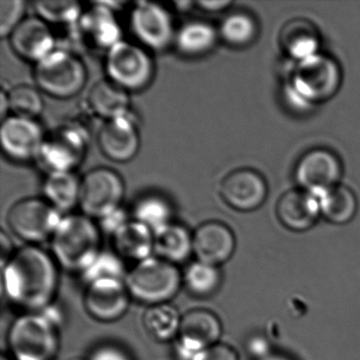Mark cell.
Listing matches in <instances>:
<instances>
[{"label": "cell", "instance_id": "7", "mask_svg": "<svg viewBox=\"0 0 360 360\" xmlns=\"http://www.w3.org/2000/svg\"><path fill=\"white\" fill-rule=\"evenodd\" d=\"M106 56L109 81L126 91H140L153 81L155 65L142 46L121 41Z\"/></svg>", "mask_w": 360, "mask_h": 360}, {"label": "cell", "instance_id": "3", "mask_svg": "<svg viewBox=\"0 0 360 360\" xmlns=\"http://www.w3.org/2000/svg\"><path fill=\"white\" fill-rule=\"evenodd\" d=\"M342 77L339 63L320 52L297 65L288 88L290 101L301 108L328 102L338 94Z\"/></svg>", "mask_w": 360, "mask_h": 360}, {"label": "cell", "instance_id": "11", "mask_svg": "<svg viewBox=\"0 0 360 360\" xmlns=\"http://www.w3.org/2000/svg\"><path fill=\"white\" fill-rule=\"evenodd\" d=\"M72 32L77 45L94 53L107 54L122 41L121 27L113 10L105 3H96L83 12Z\"/></svg>", "mask_w": 360, "mask_h": 360}, {"label": "cell", "instance_id": "16", "mask_svg": "<svg viewBox=\"0 0 360 360\" xmlns=\"http://www.w3.org/2000/svg\"><path fill=\"white\" fill-rule=\"evenodd\" d=\"M45 136L41 125L35 120L13 115L1 121V148L4 153L13 161L37 160Z\"/></svg>", "mask_w": 360, "mask_h": 360}, {"label": "cell", "instance_id": "10", "mask_svg": "<svg viewBox=\"0 0 360 360\" xmlns=\"http://www.w3.org/2000/svg\"><path fill=\"white\" fill-rule=\"evenodd\" d=\"M125 193L123 179L115 170L96 168L82 179L79 206L91 219L105 218L119 210Z\"/></svg>", "mask_w": 360, "mask_h": 360}, {"label": "cell", "instance_id": "15", "mask_svg": "<svg viewBox=\"0 0 360 360\" xmlns=\"http://www.w3.org/2000/svg\"><path fill=\"white\" fill-rule=\"evenodd\" d=\"M223 201L238 212H250L263 205L269 185L264 176L252 168H239L227 174L220 185Z\"/></svg>", "mask_w": 360, "mask_h": 360}, {"label": "cell", "instance_id": "18", "mask_svg": "<svg viewBox=\"0 0 360 360\" xmlns=\"http://www.w3.org/2000/svg\"><path fill=\"white\" fill-rule=\"evenodd\" d=\"M98 144L103 155L112 162L127 163L140 150L138 126L131 115L106 121L98 134Z\"/></svg>", "mask_w": 360, "mask_h": 360}, {"label": "cell", "instance_id": "42", "mask_svg": "<svg viewBox=\"0 0 360 360\" xmlns=\"http://www.w3.org/2000/svg\"><path fill=\"white\" fill-rule=\"evenodd\" d=\"M233 1L229 0H220V1H199L197 3L198 7L203 11L210 12V13H217V12L223 11L226 8L231 7Z\"/></svg>", "mask_w": 360, "mask_h": 360}, {"label": "cell", "instance_id": "36", "mask_svg": "<svg viewBox=\"0 0 360 360\" xmlns=\"http://www.w3.org/2000/svg\"><path fill=\"white\" fill-rule=\"evenodd\" d=\"M26 3L22 0L0 1V37H10L13 31L24 22Z\"/></svg>", "mask_w": 360, "mask_h": 360}, {"label": "cell", "instance_id": "43", "mask_svg": "<svg viewBox=\"0 0 360 360\" xmlns=\"http://www.w3.org/2000/svg\"><path fill=\"white\" fill-rule=\"evenodd\" d=\"M10 106H9V98H8V92H6L5 90L1 91V94H0V117H1V121L7 119L8 112H9Z\"/></svg>", "mask_w": 360, "mask_h": 360}, {"label": "cell", "instance_id": "40", "mask_svg": "<svg viewBox=\"0 0 360 360\" xmlns=\"http://www.w3.org/2000/svg\"><path fill=\"white\" fill-rule=\"evenodd\" d=\"M89 360H131L129 356L120 349V347H113V345H104L98 347L92 354Z\"/></svg>", "mask_w": 360, "mask_h": 360}, {"label": "cell", "instance_id": "12", "mask_svg": "<svg viewBox=\"0 0 360 360\" xmlns=\"http://www.w3.org/2000/svg\"><path fill=\"white\" fill-rule=\"evenodd\" d=\"M343 174L340 158L328 148L307 151L297 162L295 181L299 188L314 195L337 186Z\"/></svg>", "mask_w": 360, "mask_h": 360}, {"label": "cell", "instance_id": "17", "mask_svg": "<svg viewBox=\"0 0 360 360\" xmlns=\"http://www.w3.org/2000/svg\"><path fill=\"white\" fill-rule=\"evenodd\" d=\"M130 298L125 280H96L88 284L85 307L88 314L98 321H117L127 311Z\"/></svg>", "mask_w": 360, "mask_h": 360}, {"label": "cell", "instance_id": "1", "mask_svg": "<svg viewBox=\"0 0 360 360\" xmlns=\"http://www.w3.org/2000/svg\"><path fill=\"white\" fill-rule=\"evenodd\" d=\"M58 265L39 246H25L3 265V290L18 307L41 311L53 303L58 292Z\"/></svg>", "mask_w": 360, "mask_h": 360}, {"label": "cell", "instance_id": "31", "mask_svg": "<svg viewBox=\"0 0 360 360\" xmlns=\"http://www.w3.org/2000/svg\"><path fill=\"white\" fill-rule=\"evenodd\" d=\"M183 282L187 290L197 297H210L220 288L222 275L216 265L195 261L188 265Z\"/></svg>", "mask_w": 360, "mask_h": 360}, {"label": "cell", "instance_id": "44", "mask_svg": "<svg viewBox=\"0 0 360 360\" xmlns=\"http://www.w3.org/2000/svg\"><path fill=\"white\" fill-rule=\"evenodd\" d=\"M260 360H296L294 357H292L290 355H288V354L279 353V352L274 351L273 353L269 354V355L265 356L264 358Z\"/></svg>", "mask_w": 360, "mask_h": 360}, {"label": "cell", "instance_id": "19", "mask_svg": "<svg viewBox=\"0 0 360 360\" xmlns=\"http://www.w3.org/2000/svg\"><path fill=\"white\" fill-rule=\"evenodd\" d=\"M193 242L197 260L216 266L231 260L237 246L231 227L219 221H208L200 225L193 235Z\"/></svg>", "mask_w": 360, "mask_h": 360}, {"label": "cell", "instance_id": "21", "mask_svg": "<svg viewBox=\"0 0 360 360\" xmlns=\"http://www.w3.org/2000/svg\"><path fill=\"white\" fill-rule=\"evenodd\" d=\"M276 212L280 223L295 233L309 231L321 216L317 197L301 188L284 193L278 201Z\"/></svg>", "mask_w": 360, "mask_h": 360}, {"label": "cell", "instance_id": "29", "mask_svg": "<svg viewBox=\"0 0 360 360\" xmlns=\"http://www.w3.org/2000/svg\"><path fill=\"white\" fill-rule=\"evenodd\" d=\"M221 41L229 47L246 48L256 41L259 24L252 14L245 11L229 13L218 29Z\"/></svg>", "mask_w": 360, "mask_h": 360}, {"label": "cell", "instance_id": "41", "mask_svg": "<svg viewBox=\"0 0 360 360\" xmlns=\"http://www.w3.org/2000/svg\"><path fill=\"white\" fill-rule=\"evenodd\" d=\"M13 244L8 237L5 231L0 233V259H1V266L5 265L13 256Z\"/></svg>", "mask_w": 360, "mask_h": 360}, {"label": "cell", "instance_id": "4", "mask_svg": "<svg viewBox=\"0 0 360 360\" xmlns=\"http://www.w3.org/2000/svg\"><path fill=\"white\" fill-rule=\"evenodd\" d=\"M14 360H54L60 349L58 326L41 311L18 316L8 330Z\"/></svg>", "mask_w": 360, "mask_h": 360}, {"label": "cell", "instance_id": "14", "mask_svg": "<svg viewBox=\"0 0 360 360\" xmlns=\"http://www.w3.org/2000/svg\"><path fill=\"white\" fill-rule=\"evenodd\" d=\"M130 25L141 45L153 51L165 50L176 37L169 13L157 3L136 4L131 12Z\"/></svg>", "mask_w": 360, "mask_h": 360}, {"label": "cell", "instance_id": "24", "mask_svg": "<svg viewBox=\"0 0 360 360\" xmlns=\"http://www.w3.org/2000/svg\"><path fill=\"white\" fill-rule=\"evenodd\" d=\"M129 92L109 79L98 82L88 94V105L96 117L106 121L129 115Z\"/></svg>", "mask_w": 360, "mask_h": 360}, {"label": "cell", "instance_id": "5", "mask_svg": "<svg viewBox=\"0 0 360 360\" xmlns=\"http://www.w3.org/2000/svg\"><path fill=\"white\" fill-rule=\"evenodd\" d=\"M182 282L176 265L155 255L136 263L125 278L130 296L150 307L172 300Z\"/></svg>", "mask_w": 360, "mask_h": 360}, {"label": "cell", "instance_id": "38", "mask_svg": "<svg viewBox=\"0 0 360 360\" xmlns=\"http://www.w3.org/2000/svg\"><path fill=\"white\" fill-rule=\"evenodd\" d=\"M127 214L122 208L100 220V229L109 235H115L123 225L128 222Z\"/></svg>", "mask_w": 360, "mask_h": 360}, {"label": "cell", "instance_id": "2", "mask_svg": "<svg viewBox=\"0 0 360 360\" xmlns=\"http://www.w3.org/2000/svg\"><path fill=\"white\" fill-rule=\"evenodd\" d=\"M51 244L52 256L58 264L79 273H84L102 252L100 229L84 214L63 217Z\"/></svg>", "mask_w": 360, "mask_h": 360}, {"label": "cell", "instance_id": "20", "mask_svg": "<svg viewBox=\"0 0 360 360\" xmlns=\"http://www.w3.org/2000/svg\"><path fill=\"white\" fill-rule=\"evenodd\" d=\"M10 44L20 58L35 64L56 49V39L49 26L39 18H25L10 35Z\"/></svg>", "mask_w": 360, "mask_h": 360}, {"label": "cell", "instance_id": "45", "mask_svg": "<svg viewBox=\"0 0 360 360\" xmlns=\"http://www.w3.org/2000/svg\"><path fill=\"white\" fill-rule=\"evenodd\" d=\"M65 360H85V359H82V358H79V357H70V358H67V359H65Z\"/></svg>", "mask_w": 360, "mask_h": 360}, {"label": "cell", "instance_id": "35", "mask_svg": "<svg viewBox=\"0 0 360 360\" xmlns=\"http://www.w3.org/2000/svg\"><path fill=\"white\" fill-rule=\"evenodd\" d=\"M82 275L89 284L101 279L125 280L127 273L122 257L115 252H101Z\"/></svg>", "mask_w": 360, "mask_h": 360}, {"label": "cell", "instance_id": "13", "mask_svg": "<svg viewBox=\"0 0 360 360\" xmlns=\"http://www.w3.org/2000/svg\"><path fill=\"white\" fill-rule=\"evenodd\" d=\"M223 328L220 318L206 309H195L182 316L176 353L182 360H191L200 352L220 342Z\"/></svg>", "mask_w": 360, "mask_h": 360}, {"label": "cell", "instance_id": "26", "mask_svg": "<svg viewBox=\"0 0 360 360\" xmlns=\"http://www.w3.org/2000/svg\"><path fill=\"white\" fill-rule=\"evenodd\" d=\"M316 197L319 202L321 216L332 224H347L357 214V195L345 185H337Z\"/></svg>", "mask_w": 360, "mask_h": 360}, {"label": "cell", "instance_id": "23", "mask_svg": "<svg viewBox=\"0 0 360 360\" xmlns=\"http://www.w3.org/2000/svg\"><path fill=\"white\" fill-rule=\"evenodd\" d=\"M113 237L117 254L136 263L155 255V233L142 223L129 220Z\"/></svg>", "mask_w": 360, "mask_h": 360}, {"label": "cell", "instance_id": "25", "mask_svg": "<svg viewBox=\"0 0 360 360\" xmlns=\"http://www.w3.org/2000/svg\"><path fill=\"white\" fill-rule=\"evenodd\" d=\"M219 39V31L214 26L208 22L193 20L179 29L174 43L183 56L199 58L212 52Z\"/></svg>", "mask_w": 360, "mask_h": 360}, {"label": "cell", "instance_id": "8", "mask_svg": "<svg viewBox=\"0 0 360 360\" xmlns=\"http://www.w3.org/2000/svg\"><path fill=\"white\" fill-rule=\"evenodd\" d=\"M88 136L77 125H65L46 134L37 161L52 172H73L87 153Z\"/></svg>", "mask_w": 360, "mask_h": 360}, {"label": "cell", "instance_id": "22", "mask_svg": "<svg viewBox=\"0 0 360 360\" xmlns=\"http://www.w3.org/2000/svg\"><path fill=\"white\" fill-rule=\"evenodd\" d=\"M279 41L286 56L298 63L320 53L319 31L311 20L305 18L288 20L282 27Z\"/></svg>", "mask_w": 360, "mask_h": 360}, {"label": "cell", "instance_id": "6", "mask_svg": "<svg viewBox=\"0 0 360 360\" xmlns=\"http://www.w3.org/2000/svg\"><path fill=\"white\" fill-rule=\"evenodd\" d=\"M34 79L39 90L60 100L77 96L87 82V69L72 51L56 49L35 64Z\"/></svg>", "mask_w": 360, "mask_h": 360}, {"label": "cell", "instance_id": "34", "mask_svg": "<svg viewBox=\"0 0 360 360\" xmlns=\"http://www.w3.org/2000/svg\"><path fill=\"white\" fill-rule=\"evenodd\" d=\"M10 110L16 117L35 120L44 110L41 92L29 85H18L8 92Z\"/></svg>", "mask_w": 360, "mask_h": 360}, {"label": "cell", "instance_id": "33", "mask_svg": "<svg viewBox=\"0 0 360 360\" xmlns=\"http://www.w3.org/2000/svg\"><path fill=\"white\" fill-rule=\"evenodd\" d=\"M34 7L39 18L47 24L73 27L83 14L81 4L71 0L37 1Z\"/></svg>", "mask_w": 360, "mask_h": 360}, {"label": "cell", "instance_id": "9", "mask_svg": "<svg viewBox=\"0 0 360 360\" xmlns=\"http://www.w3.org/2000/svg\"><path fill=\"white\" fill-rule=\"evenodd\" d=\"M62 219L49 202L37 198L16 202L8 212V224L14 235L32 245L51 239Z\"/></svg>", "mask_w": 360, "mask_h": 360}, {"label": "cell", "instance_id": "46", "mask_svg": "<svg viewBox=\"0 0 360 360\" xmlns=\"http://www.w3.org/2000/svg\"><path fill=\"white\" fill-rule=\"evenodd\" d=\"M1 360H14V359H10V358H7V357H5V356H4V357L1 358Z\"/></svg>", "mask_w": 360, "mask_h": 360}, {"label": "cell", "instance_id": "30", "mask_svg": "<svg viewBox=\"0 0 360 360\" xmlns=\"http://www.w3.org/2000/svg\"><path fill=\"white\" fill-rule=\"evenodd\" d=\"M182 316L170 303L151 305L143 316L146 332L158 341H169L176 338Z\"/></svg>", "mask_w": 360, "mask_h": 360}, {"label": "cell", "instance_id": "27", "mask_svg": "<svg viewBox=\"0 0 360 360\" xmlns=\"http://www.w3.org/2000/svg\"><path fill=\"white\" fill-rule=\"evenodd\" d=\"M193 252V236L182 225L170 223L155 231V256L176 264Z\"/></svg>", "mask_w": 360, "mask_h": 360}, {"label": "cell", "instance_id": "37", "mask_svg": "<svg viewBox=\"0 0 360 360\" xmlns=\"http://www.w3.org/2000/svg\"><path fill=\"white\" fill-rule=\"evenodd\" d=\"M191 360H240V356L231 345L219 342L200 352Z\"/></svg>", "mask_w": 360, "mask_h": 360}, {"label": "cell", "instance_id": "28", "mask_svg": "<svg viewBox=\"0 0 360 360\" xmlns=\"http://www.w3.org/2000/svg\"><path fill=\"white\" fill-rule=\"evenodd\" d=\"M81 184L75 172H52L44 182L46 201L58 212H68L79 204Z\"/></svg>", "mask_w": 360, "mask_h": 360}, {"label": "cell", "instance_id": "32", "mask_svg": "<svg viewBox=\"0 0 360 360\" xmlns=\"http://www.w3.org/2000/svg\"><path fill=\"white\" fill-rule=\"evenodd\" d=\"M134 220L151 231H159L170 224L172 210L167 200L157 195H146L139 200L134 208Z\"/></svg>", "mask_w": 360, "mask_h": 360}, {"label": "cell", "instance_id": "39", "mask_svg": "<svg viewBox=\"0 0 360 360\" xmlns=\"http://www.w3.org/2000/svg\"><path fill=\"white\" fill-rule=\"evenodd\" d=\"M248 349L250 355L254 356L256 360L262 359L265 356L273 353L271 347V343L267 340L266 337L262 335H255L254 337L248 340Z\"/></svg>", "mask_w": 360, "mask_h": 360}]
</instances>
